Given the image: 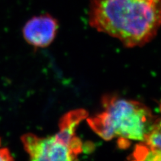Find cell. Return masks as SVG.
<instances>
[{"label":"cell","instance_id":"obj_7","mask_svg":"<svg viewBox=\"0 0 161 161\" xmlns=\"http://www.w3.org/2000/svg\"><path fill=\"white\" fill-rule=\"evenodd\" d=\"M0 161H14L9 150L2 146L1 138H0Z\"/></svg>","mask_w":161,"mask_h":161},{"label":"cell","instance_id":"obj_3","mask_svg":"<svg viewBox=\"0 0 161 161\" xmlns=\"http://www.w3.org/2000/svg\"><path fill=\"white\" fill-rule=\"evenodd\" d=\"M87 116L85 109H74L60 119L59 130L54 135L47 137L33 134L23 135L22 142L30 161H77L83 150V143L76 130Z\"/></svg>","mask_w":161,"mask_h":161},{"label":"cell","instance_id":"obj_1","mask_svg":"<svg viewBox=\"0 0 161 161\" xmlns=\"http://www.w3.org/2000/svg\"><path fill=\"white\" fill-rule=\"evenodd\" d=\"M89 22L125 47L143 46L161 26V0H92Z\"/></svg>","mask_w":161,"mask_h":161},{"label":"cell","instance_id":"obj_2","mask_svg":"<svg viewBox=\"0 0 161 161\" xmlns=\"http://www.w3.org/2000/svg\"><path fill=\"white\" fill-rule=\"evenodd\" d=\"M102 105L103 112L87 118V123L105 140L118 138L122 148L128 147L130 140L144 141L157 122L150 109L136 101L107 95Z\"/></svg>","mask_w":161,"mask_h":161},{"label":"cell","instance_id":"obj_8","mask_svg":"<svg viewBox=\"0 0 161 161\" xmlns=\"http://www.w3.org/2000/svg\"><path fill=\"white\" fill-rule=\"evenodd\" d=\"M160 112H161V101H160ZM158 125L161 129V119L158 120Z\"/></svg>","mask_w":161,"mask_h":161},{"label":"cell","instance_id":"obj_6","mask_svg":"<svg viewBox=\"0 0 161 161\" xmlns=\"http://www.w3.org/2000/svg\"><path fill=\"white\" fill-rule=\"evenodd\" d=\"M144 142L161 150V129L158 124V120L153 128L146 137Z\"/></svg>","mask_w":161,"mask_h":161},{"label":"cell","instance_id":"obj_4","mask_svg":"<svg viewBox=\"0 0 161 161\" xmlns=\"http://www.w3.org/2000/svg\"><path fill=\"white\" fill-rule=\"evenodd\" d=\"M58 29L57 20L50 14L30 18L24 24L22 34L26 41L35 48H45L51 44Z\"/></svg>","mask_w":161,"mask_h":161},{"label":"cell","instance_id":"obj_5","mask_svg":"<svg viewBox=\"0 0 161 161\" xmlns=\"http://www.w3.org/2000/svg\"><path fill=\"white\" fill-rule=\"evenodd\" d=\"M130 161H161V150L142 141L136 146Z\"/></svg>","mask_w":161,"mask_h":161}]
</instances>
